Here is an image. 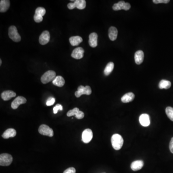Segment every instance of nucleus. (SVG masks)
I'll use <instances>...</instances> for the list:
<instances>
[{
	"mask_svg": "<svg viewBox=\"0 0 173 173\" xmlns=\"http://www.w3.org/2000/svg\"><path fill=\"white\" fill-rule=\"evenodd\" d=\"M111 143L113 148L115 150L121 149L124 144V139L122 136L118 134H115L111 138Z\"/></svg>",
	"mask_w": 173,
	"mask_h": 173,
	"instance_id": "1",
	"label": "nucleus"
},
{
	"mask_svg": "<svg viewBox=\"0 0 173 173\" xmlns=\"http://www.w3.org/2000/svg\"><path fill=\"white\" fill-rule=\"evenodd\" d=\"M8 35L10 38L14 42H18L21 41V37L18 33V29L15 26L10 27L8 30Z\"/></svg>",
	"mask_w": 173,
	"mask_h": 173,
	"instance_id": "2",
	"label": "nucleus"
},
{
	"mask_svg": "<svg viewBox=\"0 0 173 173\" xmlns=\"http://www.w3.org/2000/svg\"><path fill=\"white\" fill-rule=\"evenodd\" d=\"M56 73L52 70L47 71L42 76L41 82L43 84H47L53 81L56 78Z\"/></svg>",
	"mask_w": 173,
	"mask_h": 173,
	"instance_id": "3",
	"label": "nucleus"
},
{
	"mask_svg": "<svg viewBox=\"0 0 173 173\" xmlns=\"http://www.w3.org/2000/svg\"><path fill=\"white\" fill-rule=\"evenodd\" d=\"M13 160V157L9 154L2 153L0 155V165L1 166H9L12 164Z\"/></svg>",
	"mask_w": 173,
	"mask_h": 173,
	"instance_id": "4",
	"label": "nucleus"
},
{
	"mask_svg": "<svg viewBox=\"0 0 173 173\" xmlns=\"http://www.w3.org/2000/svg\"><path fill=\"white\" fill-rule=\"evenodd\" d=\"M86 2L85 0H76L74 2H70L68 4V8L70 10L77 8L78 9L82 10L86 7Z\"/></svg>",
	"mask_w": 173,
	"mask_h": 173,
	"instance_id": "5",
	"label": "nucleus"
},
{
	"mask_svg": "<svg viewBox=\"0 0 173 173\" xmlns=\"http://www.w3.org/2000/svg\"><path fill=\"white\" fill-rule=\"evenodd\" d=\"M92 91L90 86H86L84 87L83 86H80L78 87V91L75 92V95L77 98L80 97L82 95H91Z\"/></svg>",
	"mask_w": 173,
	"mask_h": 173,
	"instance_id": "6",
	"label": "nucleus"
},
{
	"mask_svg": "<svg viewBox=\"0 0 173 173\" xmlns=\"http://www.w3.org/2000/svg\"><path fill=\"white\" fill-rule=\"evenodd\" d=\"M38 132L42 135L49 136L50 137H52L54 136V131L52 128L46 125L43 124L40 125L38 128Z\"/></svg>",
	"mask_w": 173,
	"mask_h": 173,
	"instance_id": "7",
	"label": "nucleus"
},
{
	"mask_svg": "<svg viewBox=\"0 0 173 173\" xmlns=\"http://www.w3.org/2000/svg\"><path fill=\"white\" fill-rule=\"evenodd\" d=\"M130 7L131 6L129 3L121 1L119 2L118 3L114 4L113 6V9L115 11L120 10L122 9L127 11L129 10Z\"/></svg>",
	"mask_w": 173,
	"mask_h": 173,
	"instance_id": "8",
	"label": "nucleus"
},
{
	"mask_svg": "<svg viewBox=\"0 0 173 173\" xmlns=\"http://www.w3.org/2000/svg\"><path fill=\"white\" fill-rule=\"evenodd\" d=\"M93 138V133L91 129H86L84 130L82 135V140L85 143H88Z\"/></svg>",
	"mask_w": 173,
	"mask_h": 173,
	"instance_id": "9",
	"label": "nucleus"
},
{
	"mask_svg": "<svg viewBox=\"0 0 173 173\" xmlns=\"http://www.w3.org/2000/svg\"><path fill=\"white\" fill-rule=\"evenodd\" d=\"M75 115L76 118L78 119H82L84 117V113L80 111L78 108H74L73 109L69 111L67 113V116L68 117Z\"/></svg>",
	"mask_w": 173,
	"mask_h": 173,
	"instance_id": "10",
	"label": "nucleus"
},
{
	"mask_svg": "<svg viewBox=\"0 0 173 173\" xmlns=\"http://www.w3.org/2000/svg\"><path fill=\"white\" fill-rule=\"evenodd\" d=\"M27 100L25 98L22 96H18L16 97L13 101L11 104V107L13 109H16L19 106L22 104H26Z\"/></svg>",
	"mask_w": 173,
	"mask_h": 173,
	"instance_id": "11",
	"label": "nucleus"
},
{
	"mask_svg": "<svg viewBox=\"0 0 173 173\" xmlns=\"http://www.w3.org/2000/svg\"><path fill=\"white\" fill-rule=\"evenodd\" d=\"M50 39V33L47 30L44 31L40 35L39 38V42L42 45H46L49 42Z\"/></svg>",
	"mask_w": 173,
	"mask_h": 173,
	"instance_id": "12",
	"label": "nucleus"
},
{
	"mask_svg": "<svg viewBox=\"0 0 173 173\" xmlns=\"http://www.w3.org/2000/svg\"><path fill=\"white\" fill-rule=\"evenodd\" d=\"M84 50L82 47L75 49L71 54V56L76 59H80L83 57Z\"/></svg>",
	"mask_w": 173,
	"mask_h": 173,
	"instance_id": "13",
	"label": "nucleus"
},
{
	"mask_svg": "<svg viewBox=\"0 0 173 173\" xmlns=\"http://www.w3.org/2000/svg\"><path fill=\"white\" fill-rule=\"evenodd\" d=\"M139 123L143 127H146L150 124V116L146 114H142L139 118Z\"/></svg>",
	"mask_w": 173,
	"mask_h": 173,
	"instance_id": "14",
	"label": "nucleus"
},
{
	"mask_svg": "<svg viewBox=\"0 0 173 173\" xmlns=\"http://www.w3.org/2000/svg\"><path fill=\"white\" fill-rule=\"evenodd\" d=\"M98 35L96 33L93 32L89 36L88 43L90 46L92 48H95L98 45Z\"/></svg>",
	"mask_w": 173,
	"mask_h": 173,
	"instance_id": "15",
	"label": "nucleus"
},
{
	"mask_svg": "<svg viewBox=\"0 0 173 173\" xmlns=\"http://www.w3.org/2000/svg\"><path fill=\"white\" fill-rule=\"evenodd\" d=\"M144 165V162L142 160H137L133 161L131 165V168L133 171H137L141 170Z\"/></svg>",
	"mask_w": 173,
	"mask_h": 173,
	"instance_id": "16",
	"label": "nucleus"
},
{
	"mask_svg": "<svg viewBox=\"0 0 173 173\" xmlns=\"http://www.w3.org/2000/svg\"><path fill=\"white\" fill-rule=\"evenodd\" d=\"M16 93L12 91H6L3 92L1 94V97L4 101H8L12 98L15 97Z\"/></svg>",
	"mask_w": 173,
	"mask_h": 173,
	"instance_id": "17",
	"label": "nucleus"
},
{
	"mask_svg": "<svg viewBox=\"0 0 173 173\" xmlns=\"http://www.w3.org/2000/svg\"><path fill=\"white\" fill-rule=\"evenodd\" d=\"M16 135V131L14 128H9L5 130L2 135V137L5 139L15 137Z\"/></svg>",
	"mask_w": 173,
	"mask_h": 173,
	"instance_id": "18",
	"label": "nucleus"
},
{
	"mask_svg": "<svg viewBox=\"0 0 173 173\" xmlns=\"http://www.w3.org/2000/svg\"><path fill=\"white\" fill-rule=\"evenodd\" d=\"M144 54L143 51L141 50L136 52L135 54V63L137 65H140L142 64L144 60Z\"/></svg>",
	"mask_w": 173,
	"mask_h": 173,
	"instance_id": "19",
	"label": "nucleus"
},
{
	"mask_svg": "<svg viewBox=\"0 0 173 173\" xmlns=\"http://www.w3.org/2000/svg\"><path fill=\"white\" fill-rule=\"evenodd\" d=\"M118 34V30L115 27H111L109 29L108 35L111 41H115L117 38Z\"/></svg>",
	"mask_w": 173,
	"mask_h": 173,
	"instance_id": "20",
	"label": "nucleus"
},
{
	"mask_svg": "<svg viewBox=\"0 0 173 173\" xmlns=\"http://www.w3.org/2000/svg\"><path fill=\"white\" fill-rule=\"evenodd\" d=\"M10 2L8 0H1L0 1V12L4 13L8 10L10 7Z\"/></svg>",
	"mask_w": 173,
	"mask_h": 173,
	"instance_id": "21",
	"label": "nucleus"
},
{
	"mask_svg": "<svg viewBox=\"0 0 173 173\" xmlns=\"http://www.w3.org/2000/svg\"><path fill=\"white\" fill-rule=\"evenodd\" d=\"M135 98V95L132 92H128L125 94L121 98V101L124 103H128L131 102Z\"/></svg>",
	"mask_w": 173,
	"mask_h": 173,
	"instance_id": "22",
	"label": "nucleus"
},
{
	"mask_svg": "<svg viewBox=\"0 0 173 173\" xmlns=\"http://www.w3.org/2000/svg\"><path fill=\"white\" fill-rule=\"evenodd\" d=\"M52 83L55 86H57L59 87H62L65 85V80L62 76H56L55 79L52 81Z\"/></svg>",
	"mask_w": 173,
	"mask_h": 173,
	"instance_id": "23",
	"label": "nucleus"
},
{
	"mask_svg": "<svg viewBox=\"0 0 173 173\" xmlns=\"http://www.w3.org/2000/svg\"><path fill=\"white\" fill-rule=\"evenodd\" d=\"M82 38L78 36L71 37L69 38L70 43L71 44V45L73 46L79 45L81 42H82Z\"/></svg>",
	"mask_w": 173,
	"mask_h": 173,
	"instance_id": "24",
	"label": "nucleus"
},
{
	"mask_svg": "<svg viewBox=\"0 0 173 173\" xmlns=\"http://www.w3.org/2000/svg\"><path fill=\"white\" fill-rule=\"evenodd\" d=\"M171 83L168 80H161L159 84V87L160 89H168L171 87Z\"/></svg>",
	"mask_w": 173,
	"mask_h": 173,
	"instance_id": "25",
	"label": "nucleus"
},
{
	"mask_svg": "<svg viewBox=\"0 0 173 173\" xmlns=\"http://www.w3.org/2000/svg\"><path fill=\"white\" fill-rule=\"evenodd\" d=\"M114 68V64L113 62H110L106 66L104 70V74L105 76H108L111 73Z\"/></svg>",
	"mask_w": 173,
	"mask_h": 173,
	"instance_id": "26",
	"label": "nucleus"
},
{
	"mask_svg": "<svg viewBox=\"0 0 173 173\" xmlns=\"http://www.w3.org/2000/svg\"><path fill=\"white\" fill-rule=\"evenodd\" d=\"M165 113L168 118L173 121V108L172 107H167L165 109Z\"/></svg>",
	"mask_w": 173,
	"mask_h": 173,
	"instance_id": "27",
	"label": "nucleus"
},
{
	"mask_svg": "<svg viewBox=\"0 0 173 173\" xmlns=\"http://www.w3.org/2000/svg\"><path fill=\"white\" fill-rule=\"evenodd\" d=\"M45 13L46 10L45 9V8L43 7H39L36 9L35 14L43 16L45 15Z\"/></svg>",
	"mask_w": 173,
	"mask_h": 173,
	"instance_id": "28",
	"label": "nucleus"
},
{
	"mask_svg": "<svg viewBox=\"0 0 173 173\" xmlns=\"http://www.w3.org/2000/svg\"><path fill=\"white\" fill-rule=\"evenodd\" d=\"M63 109V108L62 105H60V104H57L53 109V110H54V113L55 114H56L58 111H62Z\"/></svg>",
	"mask_w": 173,
	"mask_h": 173,
	"instance_id": "29",
	"label": "nucleus"
},
{
	"mask_svg": "<svg viewBox=\"0 0 173 173\" xmlns=\"http://www.w3.org/2000/svg\"><path fill=\"white\" fill-rule=\"evenodd\" d=\"M34 20L36 23H40L43 20V16L35 14L34 15Z\"/></svg>",
	"mask_w": 173,
	"mask_h": 173,
	"instance_id": "30",
	"label": "nucleus"
},
{
	"mask_svg": "<svg viewBox=\"0 0 173 173\" xmlns=\"http://www.w3.org/2000/svg\"><path fill=\"white\" fill-rule=\"evenodd\" d=\"M55 100L54 98H49L48 100H47V101L46 105H47L48 106L52 105H53L55 104Z\"/></svg>",
	"mask_w": 173,
	"mask_h": 173,
	"instance_id": "31",
	"label": "nucleus"
},
{
	"mask_svg": "<svg viewBox=\"0 0 173 173\" xmlns=\"http://www.w3.org/2000/svg\"><path fill=\"white\" fill-rule=\"evenodd\" d=\"M153 3L155 4H167L169 2V0H153Z\"/></svg>",
	"mask_w": 173,
	"mask_h": 173,
	"instance_id": "32",
	"label": "nucleus"
},
{
	"mask_svg": "<svg viewBox=\"0 0 173 173\" xmlns=\"http://www.w3.org/2000/svg\"><path fill=\"white\" fill-rule=\"evenodd\" d=\"M76 169L74 167H70L65 170L63 173H76Z\"/></svg>",
	"mask_w": 173,
	"mask_h": 173,
	"instance_id": "33",
	"label": "nucleus"
},
{
	"mask_svg": "<svg viewBox=\"0 0 173 173\" xmlns=\"http://www.w3.org/2000/svg\"><path fill=\"white\" fill-rule=\"evenodd\" d=\"M169 149L170 151L173 153V137L171 138V141L170 142Z\"/></svg>",
	"mask_w": 173,
	"mask_h": 173,
	"instance_id": "34",
	"label": "nucleus"
},
{
	"mask_svg": "<svg viewBox=\"0 0 173 173\" xmlns=\"http://www.w3.org/2000/svg\"><path fill=\"white\" fill-rule=\"evenodd\" d=\"M2 63V60L0 59V65H1Z\"/></svg>",
	"mask_w": 173,
	"mask_h": 173,
	"instance_id": "35",
	"label": "nucleus"
}]
</instances>
